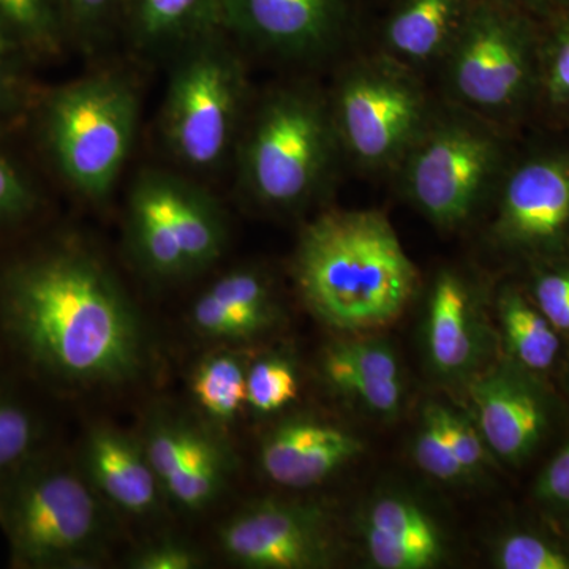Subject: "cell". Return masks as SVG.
Instances as JSON below:
<instances>
[{"label": "cell", "instance_id": "1", "mask_svg": "<svg viewBox=\"0 0 569 569\" xmlns=\"http://www.w3.org/2000/svg\"><path fill=\"white\" fill-rule=\"evenodd\" d=\"M0 321L43 376L77 387H114L144 367L140 313L97 254L58 246L0 276Z\"/></svg>", "mask_w": 569, "mask_h": 569}, {"label": "cell", "instance_id": "2", "mask_svg": "<svg viewBox=\"0 0 569 569\" xmlns=\"http://www.w3.org/2000/svg\"><path fill=\"white\" fill-rule=\"evenodd\" d=\"M296 284L306 306L339 331L383 328L417 291L418 269L378 211H329L296 247Z\"/></svg>", "mask_w": 569, "mask_h": 569}, {"label": "cell", "instance_id": "3", "mask_svg": "<svg viewBox=\"0 0 569 569\" xmlns=\"http://www.w3.org/2000/svg\"><path fill=\"white\" fill-rule=\"evenodd\" d=\"M234 153L238 181L253 203L282 212L305 208L342 153L328 99L305 84L274 89L246 119Z\"/></svg>", "mask_w": 569, "mask_h": 569}, {"label": "cell", "instance_id": "4", "mask_svg": "<svg viewBox=\"0 0 569 569\" xmlns=\"http://www.w3.org/2000/svg\"><path fill=\"white\" fill-rule=\"evenodd\" d=\"M81 471L37 455L0 482V527L13 567L88 568L99 557L104 516Z\"/></svg>", "mask_w": 569, "mask_h": 569}, {"label": "cell", "instance_id": "5", "mask_svg": "<svg viewBox=\"0 0 569 569\" xmlns=\"http://www.w3.org/2000/svg\"><path fill=\"white\" fill-rule=\"evenodd\" d=\"M539 29L529 14L496 0H475L441 66L460 110L516 126L537 112Z\"/></svg>", "mask_w": 569, "mask_h": 569}, {"label": "cell", "instance_id": "6", "mask_svg": "<svg viewBox=\"0 0 569 569\" xmlns=\"http://www.w3.org/2000/svg\"><path fill=\"white\" fill-rule=\"evenodd\" d=\"M503 130L458 107L433 112L396 171L408 201L437 227L466 223L511 162Z\"/></svg>", "mask_w": 569, "mask_h": 569}, {"label": "cell", "instance_id": "7", "mask_svg": "<svg viewBox=\"0 0 569 569\" xmlns=\"http://www.w3.org/2000/svg\"><path fill=\"white\" fill-rule=\"evenodd\" d=\"M244 63L227 32L176 52L162 111V137L187 170L209 173L233 156L247 119Z\"/></svg>", "mask_w": 569, "mask_h": 569}, {"label": "cell", "instance_id": "8", "mask_svg": "<svg viewBox=\"0 0 569 569\" xmlns=\"http://www.w3.org/2000/svg\"><path fill=\"white\" fill-rule=\"evenodd\" d=\"M138 114L137 91L121 74H91L48 97L44 144L74 192L92 201L111 193L132 152Z\"/></svg>", "mask_w": 569, "mask_h": 569}, {"label": "cell", "instance_id": "9", "mask_svg": "<svg viewBox=\"0 0 569 569\" xmlns=\"http://www.w3.org/2000/svg\"><path fill=\"white\" fill-rule=\"evenodd\" d=\"M328 102L340 149L372 173H396L436 112L417 71L383 52L351 62Z\"/></svg>", "mask_w": 569, "mask_h": 569}, {"label": "cell", "instance_id": "10", "mask_svg": "<svg viewBox=\"0 0 569 569\" xmlns=\"http://www.w3.org/2000/svg\"><path fill=\"white\" fill-rule=\"evenodd\" d=\"M492 236L527 263L569 254V141L512 156L497 187Z\"/></svg>", "mask_w": 569, "mask_h": 569}, {"label": "cell", "instance_id": "11", "mask_svg": "<svg viewBox=\"0 0 569 569\" xmlns=\"http://www.w3.org/2000/svg\"><path fill=\"white\" fill-rule=\"evenodd\" d=\"M355 20L353 0H222L227 36L283 61L328 58L353 31Z\"/></svg>", "mask_w": 569, "mask_h": 569}, {"label": "cell", "instance_id": "12", "mask_svg": "<svg viewBox=\"0 0 569 569\" xmlns=\"http://www.w3.org/2000/svg\"><path fill=\"white\" fill-rule=\"evenodd\" d=\"M228 560L250 569H317L332 563L335 541L325 511L312 505L260 501L219 530Z\"/></svg>", "mask_w": 569, "mask_h": 569}, {"label": "cell", "instance_id": "13", "mask_svg": "<svg viewBox=\"0 0 569 569\" xmlns=\"http://www.w3.org/2000/svg\"><path fill=\"white\" fill-rule=\"evenodd\" d=\"M470 392L489 451L508 466H526L556 425L557 403L545 377L507 359L475 381Z\"/></svg>", "mask_w": 569, "mask_h": 569}, {"label": "cell", "instance_id": "14", "mask_svg": "<svg viewBox=\"0 0 569 569\" xmlns=\"http://www.w3.org/2000/svg\"><path fill=\"white\" fill-rule=\"evenodd\" d=\"M140 440L164 497L176 507L201 512L223 492L230 459L209 430L159 411L146 422Z\"/></svg>", "mask_w": 569, "mask_h": 569}, {"label": "cell", "instance_id": "15", "mask_svg": "<svg viewBox=\"0 0 569 569\" xmlns=\"http://www.w3.org/2000/svg\"><path fill=\"white\" fill-rule=\"evenodd\" d=\"M365 451L346 429L309 418H291L266 433L260 466L266 477L288 489H309Z\"/></svg>", "mask_w": 569, "mask_h": 569}, {"label": "cell", "instance_id": "16", "mask_svg": "<svg viewBox=\"0 0 569 569\" xmlns=\"http://www.w3.org/2000/svg\"><path fill=\"white\" fill-rule=\"evenodd\" d=\"M179 179L146 171L134 181L127 206V236L138 264L160 280L190 277L179 220Z\"/></svg>", "mask_w": 569, "mask_h": 569}, {"label": "cell", "instance_id": "17", "mask_svg": "<svg viewBox=\"0 0 569 569\" xmlns=\"http://www.w3.org/2000/svg\"><path fill=\"white\" fill-rule=\"evenodd\" d=\"M88 481L103 500L130 516H149L159 507V479L140 438L111 426L93 427L82 449Z\"/></svg>", "mask_w": 569, "mask_h": 569}, {"label": "cell", "instance_id": "18", "mask_svg": "<svg viewBox=\"0 0 569 569\" xmlns=\"http://www.w3.org/2000/svg\"><path fill=\"white\" fill-rule=\"evenodd\" d=\"M367 553L380 569H430L447 553L438 523L421 505L403 496L377 498L362 523Z\"/></svg>", "mask_w": 569, "mask_h": 569}, {"label": "cell", "instance_id": "19", "mask_svg": "<svg viewBox=\"0 0 569 569\" xmlns=\"http://www.w3.org/2000/svg\"><path fill=\"white\" fill-rule=\"evenodd\" d=\"M381 24V52L408 69L441 63L475 0H391Z\"/></svg>", "mask_w": 569, "mask_h": 569}, {"label": "cell", "instance_id": "20", "mask_svg": "<svg viewBox=\"0 0 569 569\" xmlns=\"http://www.w3.org/2000/svg\"><path fill=\"white\" fill-rule=\"evenodd\" d=\"M321 370L329 387L367 410L392 417L402 403L403 385L395 350L383 340H342L325 351Z\"/></svg>", "mask_w": 569, "mask_h": 569}, {"label": "cell", "instance_id": "21", "mask_svg": "<svg viewBox=\"0 0 569 569\" xmlns=\"http://www.w3.org/2000/svg\"><path fill=\"white\" fill-rule=\"evenodd\" d=\"M426 343L438 373L458 377L475 365L479 351L477 305L467 280L441 271L427 305Z\"/></svg>", "mask_w": 569, "mask_h": 569}, {"label": "cell", "instance_id": "22", "mask_svg": "<svg viewBox=\"0 0 569 569\" xmlns=\"http://www.w3.org/2000/svg\"><path fill=\"white\" fill-rule=\"evenodd\" d=\"M121 14L138 50L178 52L223 31L222 0H123Z\"/></svg>", "mask_w": 569, "mask_h": 569}, {"label": "cell", "instance_id": "23", "mask_svg": "<svg viewBox=\"0 0 569 569\" xmlns=\"http://www.w3.org/2000/svg\"><path fill=\"white\" fill-rule=\"evenodd\" d=\"M497 310L509 361L539 377L560 365L567 339L542 316L527 290L505 284Z\"/></svg>", "mask_w": 569, "mask_h": 569}, {"label": "cell", "instance_id": "24", "mask_svg": "<svg viewBox=\"0 0 569 569\" xmlns=\"http://www.w3.org/2000/svg\"><path fill=\"white\" fill-rule=\"evenodd\" d=\"M70 31L62 0H0V39L14 54H58Z\"/></svg>", "mask_w": 569, "mask_h": 569}, {"label": "cell", "instance_id": "25", "mask_svg": "<svg viewBox=\"0 0 569 569\" xmlns=\"http://www.w3.org/2000/svg\"><path fill=\"white\" fill-rule=\"evenodd\" d=\"M179 219L183 254L190 276L217 263L227 246V224L220 206L187 179H179Z\"/></svg>", "mask_w": 569, "mask_h": 569}, {"label": "cell", "instance_id": "26", "mask_svg": "<svg viewBox=\"0 0 569 569\" xmlns=\"http://www.w3.org/2000/svg\"><path fill=\"white\" fill-rule=\"evenodd\" d=\"M190 391L206 417L230 422L246 406L247 367L241 356L217 351L194 367Z\"/></svg>", "mask_w": 569, "mask_h": 569}, {"label": "cell", "instance_id": "27", "mask_svg": "<svg viewBox=\"0 0 569 569\" xmlns=\"http://www.w3.org/2000/svg\"><path fill=\"white\" fill-rule=\"evenodd\" d=\"M539 24L537 112L569 126V9Z\"/></svg>", "mask_w": 569, "mask_h": 569}, {"label": "cell", "instance_id": "28", "mask_svg": "<svg viewBox=\"0 0 569 569\" xmlns=\"http://www.w3.org/2000/svg\"><path fill=\"white\" fill-rule=\"evenodd\" d=\"M493 563L500 569H569V542L550 531L520 527L498 539Z\"/></svg>", "mask_w": 569, "mask_h": 569}, {"label": "cell", "instance_id": "29", "mask_svg": "<svg viewBox=\"0 0 569 569\" xmlns=\"http://www.w3.org/2000/svg\"><path fill=\"white\" fill-rule=\"evenodd\" d=\"M276 320L269 313L234 309L213 298L208 291L198 296L190 309V325L204 339L213 342H238L260 335Z\"/></svg>", "mask_w": 569, "mask_h": 569}, {"label": "cell", "instance_id": "30", "mask_svg": "<svg viewBox=\"0 0 569 569\" xmlns=\"http://www.w3.org/2000/svg\"><path fill=\"white\" fill-rule=\"evenodd\" d=\"M40 422L28 407L0 395V482L36 458Z\"/></svg>", "mask_w": 569, "mask_h": 569}, {"label": "cell", "instance_id": "31", "mask_svg": "<svg viewBox=\"0 0 569 569\" xmlns=\"http://www.w3.org/2000/svg\"><path fill=\"white\" fill-rule=\"evenodd\" d=\"M448 411L449 408L440 403H429L422 413L421 429L415 443L418 467L438 481L466 478L449 437Z\"/></svg>", "mask_w": 569, "mask_h": 569}, {"label": "cell", "instance_id": "32", "mask_svg": "<svg viewBox=\"0 0 569 569\" xmlns=\"http://www.w3.org/2000/svg\"><path fill=\"white\" fill-rule=\"evenodd\" d=\"M527 293L550 325L569 339V254L531 261Z\"/></svg>", "mask_w": 569, "mask_h": 569}, {"label": "cell", "instance_id": "33", "mask_svg": "<svg viewBox=\"0 0 569 569\" xmlns=\"http://www.w3.org/2000/svg\"><path fill=\"white\" fill-rule=\"evenodd\" d=\"M298 392V376L287 359L268 356L247 369L246 406L254 413H276L295 402Z\"/></svg>", "mask_w": 569, "mask_h": 569}, {"label": "cell", "instance_id": "34", "mask_svg": "<svg viewBox=\"0 0 569 569\" xmlns=\"http://www.w3.org/2000/svg\"><path fill=\"white\" fill-rule=\"evenodd\" d=\"M539 507L569 533V441L539 471L533 486Z\"/></svg>", "mask_w": 569, "mask_h": 569}, {"label": "cell", "instance_id": "35", "mask_svg": "<svg viewBox=\"0 0 569 569\" xmlns=\"http://www.w3.org/2000/svg\"><path fill=\"white\" fill-rule=\"evenodd\" d=\"M37 208V192L31 181L0 151V230L13 227Z\"/></svg>", "mask_w": 569, "mask_h": 569}, {"label": "cell", "instance_id": "36", "mask_svg": "<svg viewBox=\"0 0 569 569\" xmlns=\"http://www.w3.org/2000/svg\"><path fill=\"white\" fill-rule=\"evenodd\" d=\"M204 560L189 542L179 539H159L134 550L129 560L133 569H194Z\"/></svg>", "mask_w": 569, "mask_h": 569}, {"label": "cell", "instance_id": "37", "mask_svg": "<svg viewBox=\"0 0 569 569\" xmlns=\"http://www.w3.org/2000/svg\"><path fill=\"white\" fill-rule=\"evenodd\" d=\"M70 31L91 40L121 14L123 0H62Z\"/></svg>", "mask_w": 569, "mask_h": 569}, {"label": "cell", "instance_id": "38", "mask_svg": "<svg viewBox=\"0 0 569 569\" xmlns=\"http://www.w3.org/2000/svg\"><path fill=\"white\" fill-rule=\"evenodd\" d=\"M448 430L456 458L468 477L478 470L482 460L486 459L488 447H486L485 438L479 432L478 426L471 425L466 417L452 410L448 411Z\"/></svg>", "mask_w": 569, "mask_h": 569}, {"label": "cell", "instance_id": "39", "mask_svg": "<svg viewBox=\"0 0 569 569\" xmlns=\"http://www.w3.org/2000/svg\"><path fill=\"white\" fill-rule=\"evenodd\" d=\"M18 56L0 39V114L13 111L20 103V80H18Z\"/></svg>", "mask_w": 569, "mask_h": 569}, {"label": "cell", "instance_id": "40", "mask_svg": "<svg viewBox=\"0 0 569 569\" xmlns=\"http://www.w3.org/2000/svg\"><path fill=\"white\" fill-rule=\"evenodd\" d=\"M496 2L522 11L538 22L549 20L560 11L569 9V0H496Z\"/></svg>", "mask_w": 569, "mask_h": 569}, {"label": "cell", "instance_id": "41", "mask_svg": "<svg viewBox=\"0 0 569 569\" xmlns=\"http://www.w3.org/2000/svg\"><path fill=\"white\" fill-rule=\"evenodd\" d=\"M565 385H567V389L569 392V353L567 358V365H565Z\"/></svg>", "mask_w": 569, "mask_h": 569}]
</instances>
